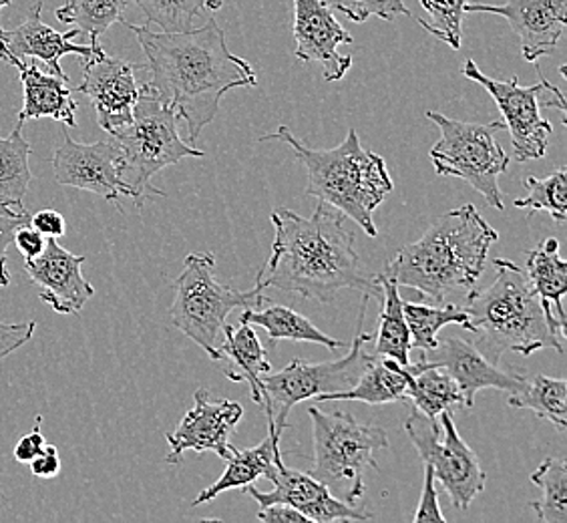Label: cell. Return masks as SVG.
<instances>
[{
	"instance_id": "cell-1",
	"label": "cell",
	"mask_w": 567,
	"mask_h": 523,
	"mask_svg": "<svg viewBox=\"0 0 567 523\" xmlns=\"http://www.w3.org/2000/svg\"><path fill=\"white\" fill-rule=\"evenodd\" d=\"M123 24L147 57L145 69L152 73L147 88L186 121L189 143L218 115L229 89L258 83L250 63L229 51L226 33L216 21L186 33H153L150 27Z\"/></svg>"
},
{
	"instance_id": "cell-2",
	"label": "cell",
	"mask_w": 567,
	"mask_h": 523,
	"mask_svg": "<svg viewBox=\"0 0 567 523\" xmlns=\"http://www.w3.org/2000/svg\"><path fill=\"white\" fill-rule=\"evenodd\" d=\"M272 252L258 274L256 286L295 293L332 302L342 290L382 298L377 276L364 273L354 248V234L344 228L347 216L318 202L310 218L278 207L272 216Z\"/></svg>"
},
{
	"instance_id": "cell-3",
	"label": "cell",
	"mask_w": 567,
	"mask_h": 523,
	"mask_svg": "<svg viewBox=\"0 0 567 523\" xmlns=\"http://www.w3.org/2000/svg\"><path fill=\"white\" fill-rule=\"evenodd\" d=\"M497 229L487 224L473 204L451 209L426 229L421 240L399 250L386 270L399 286L413 288L436 305H447L455 296L475 288Z\"/></svg>"
},
{
	"instance_id": "cell-4",
	"label": "cell",
	"mask_w": 567,
	"mask_h": 523,
	"mask_svg": "<svg viewBox=\"0 0 567 523\" xmlns=\"http://www.w3.org/2000/svg\"><path fill=\"white\" fill-rule=\"evenodd\" d=\"M493 266L495 280L483 290H471L465 302L470 315L465 330L475 335L473 345L481 355L499 365L507 350L524 357L544 349L564 352L566 328L535 295L524 268L502 258Z\"/></svg>"
},
{
	"instance_id": "cell-5",
	"label": "cell",
	"mask_w": 567,
	"mask_h": 523,
	"mask_svg": "<svg viewBox=\"0 0 567 523\" xmlns=\"http://www.w3.org/2000/svg\"><path fill=\"white\" fill-rule=\"evenodd\" d=\"M260 140H278L292 147L296 162L305 165L308 174V196L337 207L347 218L354 219L367 236L374 238L379 234L374 212L393 192L394 184L384 157L364 150L357 130H350L347 140L332 150L308 147L286 125Z\"/></svg>"
},
{
	"instance_id": "cell-6",
	"label": "cell",
	"mask_w": 567,
	"mask_h": 523,
	"mask_svg": "<svg viewBox=\"0 0 567 523\" xmlns=\"http://www.w3.org/2000/svg\"><path fill=\"white\" fill-rule=\"evenodd\" d=\"M312 421L315 465L310 475L324 483L340 502L359 507L364 495L367 469H379L377 453L389 449L386 431L372 423H359L350 413L320 411L308 407Z\"/></svg>"
},
{
	"instance_id": "cell-7",
	"label": "cell",
	"mask_w": 567,
	"mask_h": 523,
	"mask_svg": "<svg viewBox=\"0 0 567 523\" xmlns=\"http://www.w3.org/2000/svg\"><path fill=\"white\" fill-rule=\"evenodd\" d=\"M177 121V111L143 83L133 107L132 123L110 135L120 145L123 180L132 187L137 206L150 196H165L162 189L152 186L153 175L186 157L206 155L194 143L182 140Z\"/></svg>"
},
{
	"instance_id": "cell-8",
	"label": "cell",
	"mask_w": 567,
	"mask_h": 523,
	"mask_svg": "<svg viewBox=\"0 0 567 523\" xmlns=\"http://www.w3.org/2000/svg\"><path fill=\"white\" fill-rule=\"evenodd\" d=\"M175 298L172 305V322L197 347L208 352L209 359L218 357L224 340L226 318L231 310H254L266 305L264 288L238 290L216 278V258L209 252L189 254L184 270L175 278Z\"/></svg>"
},
{
	"instance_id": "cell-9",
	"label": "cell",
	"mask_w": 567,
	"mask_h": 523,
	"mask_svg": "<svg viewBox=\"0 0 567 523\" xmlns=\"http://www.w3.org/2000/svg\"><path fill=\"white\" fill-rule=\"evenodd\" d=\"M369 295H362L359 315V332L352 338L350 350L339 360L328 362H306L292 359L282 371L262 375L264 411L268 417V431L282 437L288 427V414L296 404L318 399L322 394L349 391L359 381L360 372L369 365L372 355H367L364 347L372 340V335L362 332Z\"/></svg>"
},
{
	"instance_id": "cell-10",
	"label": "cell",
	"mask_w": 567,
	"mask_h": 523,
	"mask_svg": "<svg viewBox=\"0 0 567 523\" xmlns=\"http://www.w3.org/2000/svg\"><path fill=\"white\" fill-rule=\"evenodd\" d=\"M426 117L441 131L439 142L429 152L436 174L467 182L489 206L505 209L499 175L507 170L509 155L495 142V135L505 130V123L449 120L436 111H426Z\"/></svg>"
},
{
	"instance_id": "cell-11",
	"label": "cell",
	"mask_w": 567,
	"mask_h": 523,
	"mask_svg": "<svg viewBox=\"0 0 567 523\" xmlns=\"http://www.w3.org/2000/svg\"><path fill=\"white\" fill-rule=\"evenodd\" d=\"M439 417L441 421L413 409L404 421V433L413 441L423 463L433 468L435 480L447 491L453 507L465 512L485 490L487 473L475 451L458 435L453 414L443 411Z\"/></svg>"
},
{
	"instance_id": "cell-12",
	"label": "cell",
	"mask_w": 567,
	"mask_h": 523,
	"mask_svg": "<svg viewBox=\"0 0 567 523\" xmlns=\"http://www.w3.org/2000/svg\"><path fill=\"white\" fill-rule=\"evenodd\" d=\"M461 73L471 81L480 83L481 88H485L495 101V105L502 111L503 123H505V130H509L512 135L513 153L517 162L542 160L546 155L554 125L542 117L539 110L542 105L556 107L561 111L564 123H567L564 93L546 79H542L539 83L529 88H522L517 76H512L509 81H497L481 73L480 66L473 59L463 65Z\"/></svg>"
},
{
	"instance_id": "cell-13",
	"label": "cell",
	"mask_w": 567,
	"mask_h": 523,
	"mask_svg": "<svg viewBox=\"0 0 567 523\" xmlns=\"http://www.w3.org/2000/svg\"><path fill=\"white\" fill-rule=\"evenodd\" d=\"M53 155L56 184L85 189L120 206L121 197H132V187L123 180V164L117 142L110 137L103 142L76 143L69 135Z\"/></svg>"
},
{
	"instance_id": "cell-14",
	"label": "cell",
	"mask_w": 567,
	"mask_h": 523,
	"mask_svg": "<svg viewBox=\"0 0 567 523\" xmlns=\"http://www.w3.org/2000/svg\"><path fill=\"white\" fill-rule=\"evenodd\" d=\"M93 53L83 65V83L79 93L87 95L97 113L99 127L113 135L127 127L133 120V107L140 98V85L135 81V65L120 57H110L99 41H91Z\"/></svg>"
},
{
	"instance_id": "cell-15",
	"label": "cell",
	"mask_w": 567,
	"mask_h": 523,
	"mask_svg": "<svg viewBox=\"0 0 567 523\" xmlns=\"http://www.w3.org/2000/svg\"><path fill=\"white\" fill-rule=\"evenodd\" d=\"M266 480L272 481V491H260L254 483L246 485L248 491L260 507L272 505V503H286L295 507L296 512L302 513L308 522H369L371 513L364 512L362 507H354L349 503L340 502L334 498L324 483L315 480L310 473H302L286 465H272L264 475Z\"/></svg>"
},
{
	"instance_id": "cell-16",
	"label": "cell",
	"mask_w": 567,
	"mask_h": 523,
	"mask_svg": "<svg viewBox=\"0 0 567 523\" xmlns=\"http://www.w3.org/2000/svg\"><path fill=\"white\" fill-rule=\"evenodd\" d=\"M194 409L187 411L184 421L177 425L174 433H167L169 443L167 463H179L186 451H214L218 458L228 461L231 455L229 437L240 423L244 407L228 399H212L208 389H197L194 392Z\"/></svg>"
},
{
	"instance_id": "cell-17",
	"label": "cell",
	"mask_w": 567,
	"mask_h": 523,
	"mask_svg": "<svg viewBox=\"0 0 567 523\" xmlns=\"http://www.w3.org/2000/svg\"><path fill=\"white\" fill-rule=\"evenodd\" d=\"M296 59L318 63L327 81H342L352 66V57L340 55V44L354 43V37L332 14L327 0H295Z\"/></svg>"
},
{
	"instance_id": "cell-18",
	"label": "cell",
	"mask_w": 567,
	"mask_h": 523,
	"mask_svg": "<svg viewBox=\"0 0 567 523\" xmlns=\"http://www.w3.org/2000/svg\"><path fill=\"white\" fill-rule=\"evenodd\" d=\"M416 367H436L447 371L465 399V411H473L475 394L481 389H499V391L517 392L524 387V375L503 371L492 360L485 359L473 342L463 338L449 337L436 342L433 350H423Z\"/></svg>"
},
{
	"instance_id": "cell-19",
	"label": "cell",
	"mask_w": 567,
	"mask_h": 523,
	"mask_svg": "<svg viewBox=\"0 0 567 523\" xmlns=\"http://www.w3.org/2000/svg\"><path fill=\"white\" fill-rule=\"evenodd\" d=\"M85 256L65 250L56 238H47L44 252L24 260V273L41 288V300L59 315H79L95 296V288L83 276Z\"/></svg>"
},
{
	"instance_id": "cell-20",
	"label": "cell",
	"mask_w": 567,
	"mask_h": 523,
	"mask_svg": "<svg viewBox=\"0 0 567 523\" xmlns=\"http://www.w3.org/2000/svg\"><path fill=\"white\" fill-rule=\"evenodd\" d=\"M465 12H492L507 19L522 43L525 61L551 55L567 22V0H507L502 7L467 2Z\"/></svg>"
},
{
	"instance_id": "cell-21",
	"label": "cell",
	"mask_w": 567,
	"mask_h": 523,
	"mask_svg": "<svg viewBox=\"0 0 567 523\" xmlns=\"http://www.w3.org/2000/svg\"><path fill=\"white\" fill-rule=\"evenodd\" d=\"M76 34H79L76 29L69 33H59L55 29H51L43 21V2L39 0L14 31L0 33V61L14 66L24 59H39L47 63V66L53 71V75L69 79L63 73L61 59L65 55L87 59L93 53V44L73 43Z\"/></svg>"
},
{
	"instance_id": "cell-22",
	"label": "cell",
	"mask_w": 567,
	"mask_h": 523,
	"mask_svg": "<svg viewBox=\"0 0 567 523\" xmlns=\"http://www.w3.org/2000/svg\"><path fill=\"white\" fill-rule=\"evenodd\" d=\"M229 381L248 382L251 401L264 404L262 375L272 371V362L262 342L256 337V330L248 322L240 328H224V340L219 345L218 357L212 360Z\"/></svg>"
},
{
	"instance_id": "cell-23",
	"label": "cell",
	"mask_w": 567,
	"mask_h": 523,
	"mask_svg": "<svg viewBox=\"0 0 567 523\" xmlns=\"http://www.w3.org/2000/svg\"><path fill=\"white\" fill-rule=\"evenodd\" d=\"M14 66L21 73L22 83V110L17 123L24 125L27 121L51 117L66 127H76V103L69 79L43 73L34 63L19 61Z\"/></svg>"
},
{
	"instance_id": "cell-24",
	"label": "cell",
	"mask_w": 567,
	"mask_h": 523,
	"mask_svg": "<svg viewBox=\"0 0 567 523\" xmlns=\"http://www.w3.org/2000/svg\"><path fill=\"white\" fill-rule=\"evenodd\" d=\"M413 389V375L396 360L372 357L359 381L349 391L322 394L317 401H360L367 404H389L406 401Z\"/></svg>"
},
{
	"instance_id": "cell-25",
	"label": "cell",
	"mask_w": 567,
	"mask_h": 523,
	"mask_svg": "<svg viewBox=\"0 0 567 523\" xmlns=\"http://www.w3.org/2000/svg\"><path fill=\"white\" fill-rule=\"evenodd\" d=\"M229 451H231V455L228 459V468L214 485H209L197 495L196 500L192 502V507L216 500L224 491L244 490L246 485L264 478L266 471L272 465H284L282 453H280V435L270 433V431L262 443H258L256 448L240 451L231 445Z\"/></svg>"
},
{
	"instance_id": "cell-26",
	"label": "cell",
	"mask_w": 567,
	"mask_h": 523,
	"mask_svg": "<svg viewBox=\"0 0 567 523\" xmlns=\"http://www.w3.org/2000/svg\"><path fill=\"white\" fill-rule=\"evenodd\" d=\"M527 280L532 284L535 295L542 298L547 308H556L559 325L566 328V310H564V296L567 293V262L559 256V242L547 238L535 250L527 254L525 264Z\"/></svg>"
},
{
	"instance_id": "cell-27",
	"label": "cell",
	"mask_w": 567,
	"mask_h": 523,
	"mask_svg": "<svg viewBox=\"0 0 567 523\" xmlns=\"http://www.w3.org/2000/svg\"><path fill=\"white\" fill-rule=\"evenodd\" d=\"M382 290L381 325L374 345V357H386L406 367L411 362V332L403 312V298L393 274L384 268L377 274Z\"/></svg>"
},
{
	"instance_id": "cell-28",
	"label": "cell",
	"mask_w": 567,
	"mask_h": 523,
	"mask_svg": "<svg viewBox=\"0 0 567 523\" xmlns=\"http://www.w3.org/2000/svg\"><path fill=\"white\" fill-rule=\"evenodd\" d=\"M240 322L262 327L270 342L278 340H296V342H312V345H322L330 350L344 347L337 338L328 337L320 328L315 327L308 318L298 315L292 308L286 306H260L254 310H244L240 315Z\"/></svg>"
},
{
	"instance_id": "cell-29",
	"label": "cell",
	"mask_w": 567,
	"mask_h": 523,
	"mask_svg": "<svg viewBox=\"0 0 567 523\" xmlns=\"http://www.w3.org/2000/svg\"><path fill=\"white\" fill-rule=\"evenodd\" d=\"M509 407L525 409L549 421L557 431L567 429V382L546 375L525 377L524 387L509 394Z\"/></svg>"
},
{
	"instance_id": "cell-30",
	"label": "cell",
	"mask_w": 567,
	"mask_h": 523,
	"mask_svg": "<svg viewBox=\"0 0 567 523\" xmlns=\"http://www.w3.org/2000/svg\"><path fill=\"white\" fill-rule=\"evenodd\" d=\"M406 371L413 375V389L409 397L421 413L439 417L451 407H465L463 392L447 371L436 367H416L415 362H409Z\"/></svg>"
},
{
	"instance_id": "cell-31",
	"label": "cell",
	"mask_w": 567,
	"mask_h": 523,
	"mask_svg": "<svg viewBox=\"0 0 567 523\" xmlns=\"http://www.w3.org/2000/svg\"><path fill=\"white\" fill-rule=\"evenodd\" d=\"M31 143L22 137V125L17 123L9 137H0V197L22 207V199L33 182L29 157Z\"/></svg>"
},
{
	"instance_id": "cell-32",
	"label": "cell",
	"mask_w": 567,
	"mask_h": 523,
	"mask_svg": "<svg viewBox=\"0 0 567 523\" xmlns=\"http://www.w3.org/2000/svg\"><path fill=\"white\" fill-rule=\"evenodd\" d=\"M403 312L411 332V347L419 350L435 349L441 328L447 325H461L465 328L470 322L465 306L455 302L436 306L403 302Z\"/></svg>"
},
{
	"instance_id": "cell-33",
	"label": "cell",
	"mask_w": 567,
	"mask_h": 523,
	"mask_svg": "<svg viewBox=\"0 0 567 523\" xmlns=\"http://www.w3.org/2000/svg\"><path fill=\"white\" fill-rule=\"evenodd\" d=\"M125 9L127 0H66L55 17L63 24H75L79 33H87L89 41H99L111 24L125 22Z\"/></svg>"
},
{
	"instance_id": "cell-34",
	"label": "cell",
	"mask_w": 567,
	"mask_h": 523,
	"mask_svg": "<svg viewBox=\"0 0 567 523\" xmlns=\"http://www.w3.org/2000/svg\"><path fill=\"white\" fill-rule=\"evenodd\" d=\"M532 483L542 488V500L529 503L539 522L567 523L566 459L549 458L532 473Z\"/></svg>"
},
{
	"instance_id": "cell-35",
	"label": "cell",
	"mask_w": 567,
	"mask_h": 523,
	"mask_svg": "<svg viewBox=\"0 0 567 523\" xmlns=\"http://www.w3.org/2000/svg\"><path fill=\"white\" fill-rule=\"evenodd\" d=\"M527 196L517 197L515 207L534 212H547L556 222L567 218V172L566 167H557L546 180L525 177Z\"/></svg>"
},
{
	"instance_id": "cell-36",
	"label": "cell",
	"mask_w": 567,
	"mask_h": 523,
	"mask_svg": "<svg viewBox=\"0 0 567 523\" xmlns=\"http://www.w3.org/2000/svg\"><path fill=\"white\" fill-rule=\"evenodd\" d=\"M147 22L159 24L164 33H186L206 11V0H135Z\"/></svg>"
},
{
	"instance_id": "cell-37",
	"label": "cell",
	"mask_w": 567,
	"mask_h": 523,
	"mask_svg": "<svg viewBox=\"0 0 567 523\" xmlns=\"http://www.w3.org/2000/svg\"><path fill=\"white\" fill-rule=\"evenodd\" d=\"M419 2L429 12L431 21L419 19L416 22L425 29L426 33L447 43L453 51H458L461 49V22H463L467 0H419Z\"/></svg>"
},
{
	"instance_id": "cell-38",
	"label": "cell",
	"mask_w": 567,
	"mask_h": 523,
	"mask_svg": "<svg viewBox=\"0 0 567 523\" xmlns=\"http://www.w3.org/2000/svg\"><path fill=\"white\" fill-rule=\"evenodd\" d=\"M334 9L354 22L369 21L371 17H379L382 21H393L399 14L411 17L406 0H334Z\"/></svg>"
},
{
	"instance_id": "cell-39",
	"label": "cell",
	"mask_w": 567,
	"mask_h": 523,
	"mask_svg": "<svg viewBox=\"0 0 567 523\" xmlns=\"http://www.w3.org/2000/svg\"><path fill=\"white\" fill-rule=\"evenodd\" d=\"M415 523H445V515L441 513L439 507V491H436L435 473L433 468L425 463V481H423V493H421V502L416 507Z\"/></svg>"
},
{
	"instance_id": "cell-40",
	"label": "cell",
	"mask_w": 567,
	"mask_h": 523,
	"mask_svg": "<svg viewBox=\"0 0 567 523\" xmlns=\"http://www.w3.org/2000/svg\"><path fill=\"white\" fill-rule=\"evenodd\" d=\"M24 224H31V214L24 209L19 216L14 218H7V216H0V286H9L11 284V273L7 268V250L14 240V232L24 226Z\"/></svg>"
},
{
	"instance_id": "cell-41",
	"label": "cell",
	"mask_w": 567,
	"mask_h": 523,
	"mask_svg": "<svg viewBox=\"0 0 567 523\" xmlns=\"http://www.w3.org/2000/svg\"><path fill=\"white\" fill-rule=\"evenodd\" d=\"M34 328L37 322L7 325L0 320V362L21 349L22 345H27L33 338Z\"/></svg>"
},
{
	"instance_id": "cell-42",
	"label": "cell",
	"mask_w": 567,
	"mask_h": 523,
	"mask_svg": "<svg viewBox=\"0 0 567 523\" xmlns=\"http://www.w3.org/2000/svg\"><path fill=\"white\" fill-rule=\"evenodd\" d=\"M44 445H47V439H44L43 433H41V417H37L33 431L21 437L19 443L12 449V458H14L17 463L29 465L37 455H41Z\"/></svg>"
},
{
	"instance_id": "cell-43",
	"label": "cell",
	"mask_w": 567,
	"mask_h": 523,
	"mask_svg": "<svg viewBox=\"0 0 567 523\" xmlns=\"http://www.w3.org/2000/svg\"><path fill=\"white\" fill-rule=\"evenodd\" d=\"M12 244L17 246V250L21 252L24 260H34L39 258L47 246V238L43 234H39L37 229L31 228V224H24L14 232V240Z\"/></svg>"
},
{
	"instance_id": "cell-44",
	"label": "cell",
	"mask_w": 567,
	"mask_h": 523,
	"mask_svg": "<svg viewBox=\"0 0 567 523\" xmlns=\"http://www.w3.org/2000/svg\"><path fill=\"white\" fill-rule=\"evenodd\" d=\"M31 228L44 238H61L66 229L65 218L55 209H41L31 216Z\"/></svg>"
},
{
	"instance_id": "cell-45",
	"label": "cell",
	"mask_w": 567,
	"mask_h": 523,
	"mask_svg": "<svg viewBox=\"0 0 567 523\" xmlns=\"http://www.w3.org/2000/svg\"><path fill=\"white\" fill-rule=\"evenodd\" d=\"M29 465H31L34 478H39V480H53V478L59 475V471H61L59 449L47 443L43 451H41V455H37Z\"/></svg>"
},
{
	"instance_id": "cell-46",
	"label": "cell",
	"mask_w": 567,
	"mask_h": 523,
	"mask_svg": "<svg viewBox=\"0 0 567 523\" xmlns=\"http://www.w3.org/2000/svg\"><path fill=\"white\" fill-rule=\"evenodd\" d=\"M258 520L264 523H308L305 515L296 512L295 507L286 503H272L258 512Z\"/></svg>"
},
{
	"instance_id": "cell-47",
	"label": "cell",
	"mask_w": 567,
	"mask_h": 523,
	"mask_svg": "<svg viewBox=\"0 0 567 523\" xmlns=\"http://www.w3.org/2000/svg\"><path fill=\"white\" fill-rule=\"evenodd\" d=\"M24 212V207L14 206L9 199L0 197V216H7V218H14Z\"/></svg>"
},
{
	"instance_id": "cell-48",
	"label": "cell",
	"mask_w": 567,
	"mask_h": 523,
	"mask_svg": "<svg viewBox=\"0 0 567 523\" xmlns=\"http://www.w3.org/2000/svg\"><path fill=\"white\" fill-rule=\"evenodd\" d=\"M224 2H226V0H206V9H209V11H219V9L224 7Z\"/></svg>"
},
{
	"instance_id": "cell-49",
	"label": "cell",
	"mask_w": 567,
	"mask_h": 523,
	"mask_svg": "<svg viewBox=\"0 0 567 523\" xmlns=\"http://www.w3.org/2000/svg\"><path fill=\"white\" fill-rule=\"evenodd\" d=\"M4 7H12V0H0V11H2ZM2 31H4V29L0 27V33H2Z\"/></svg>"
},
{
	"instance_id": "cell-50",
	"label": "cell",
	"mask_w": 567,
	"mask_h": 523,
	"mask_svg": "<svg viewBox=\"0 0 567 523\" xmlns=\"http://www.w3.org/2000/svg\"><path fill=\"white\" fill-rule=\"evenodd\" d=\"M0 500H2V485H0Z\"/></svg>"
}]
</instances>
